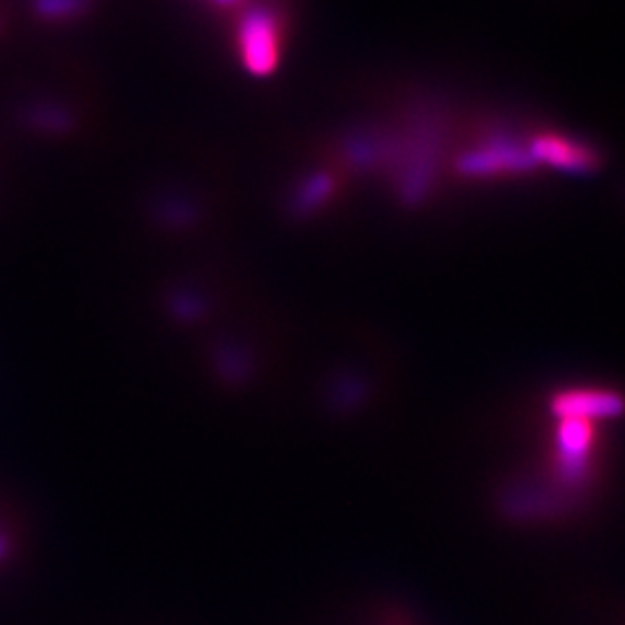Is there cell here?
Returning <instances> with one entry per match:
<instances>
[{"label": "cell", "instance_id": "obj_2", "mask_svg": "<svg viewBox=\"0 0 625 625\" xmlns=\"http://www.w3.org/2000/svg\"><path fill=\"white\" fill-rule=\"evenodd\" d=\"M37 8L47 16H72L82 10V0H37Z\"/></svg>", "mask_w": 625, "mask_h": 625}, {"label": "cell", "instance_id": "obj_1", "mask_svg": "<svg viewBox=\"0 0 625 625\" xmlns=\"http://www.w3.org/2000/svg\"><path fill=\"white\" fill-rule=\"evenodd\" d=\"M241 63L255 77L274 72L280 58V22L269 10H253L241 19L236 31Z\"/></svg>", "mask_w": 625, "mask_h": 625}, {"label": "cell", "instance_id": "obj_3", "mask_svg": "<svg viewBox=\"0 0 625 625\" xmlns=\"http://www.w3.org/2000/svg\"><path fill=\"white\" fill-rule=\"evenodd\" d=\"M607 625H625V612H621V614H612V618H610V623Z\"/></svg>", "mask_w": 625, "mask_h": 625}, {"label": "cell", "instance_id": "obj_4", "mask_svg": "<svg viewBox=\"0 0 625 625\" xmlns=\"http://www.w3.org/2000/svg\"><path fill=\"white\" fill-rule=\"evenodd\" d=\"M213 3H220V5H228V3H236V0H213Z\"/></svg>", "mask_w": 625, "mask_h": 625}]
</instances>
